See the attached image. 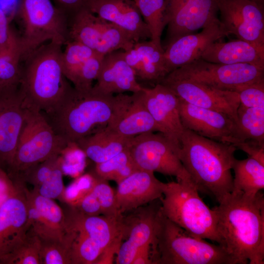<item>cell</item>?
<instances>
[{
	"mask_svg": "<svg viewBox=\"0 0 264 264\" xmlns=\"http://www.w3.org/2000/svg\"><path fill=\"white\" fill-rule=\"evenodd\" d=\"M223 246L235 264H264V198L232 191L212 208Z\"/></svg>",
	"mask_w": 264,
	"mask_h": 264,
	"instance_id": "obj_1",
	"label": "cell"
},
{
	"mask_svg": "<svg viewBox=\"0 0 264 264\" xmlns=\"http://www.w3.org/2000/svg\"><path fill=\"white\" fill-rule=\"evenodd\" d=\"M237 148L184 129L179 141V159L198 191L220 202L233 188L231 170Z\"/></svg>",
	"mask_w": 264,
	"mask_h": 264,
	"instance_id": "obj_2",
	"label": "cell"
},
{
	"mask_svg": "<svg viewBox=\"0 0 264 264\" xmlns=\"http://www.w3.org/2000/svg\"><path fill=\"white\" fill-rule=\"evenodd\" d=\"M63 45L56 42L44 44L21 61L19 89L26 109L49 111L73 88L62 68Z\"/></svg>",
	"mask_w": 264,
	"mask_h": 264,
	"instance_id": "obj_3",
	"label": "cell"
},
{
	"mask_svg": "<svg viewBox=\"0 0 264 264\" xmlns=\"http://www.w3.org/2000/svg\"><path fill=\"white\" fill-rule=\"evenodd\" d=\"M116 95L92 87L87 90L73 87L49 111L41 112L55 133L67 143L106 128L114 113Z\"/></svg>",
	"mask_w": 264,
	"mask_h": 264,
	"instance_id": "obj_4",
	"label": "cell"
},
{
	"mask_svg": "<svg viewBox=\"0 0 264 264\" xmlns=\"http://www.w3.org/2000/svg\"><path fill=\"white\" fill-rule=\"evenodd\" d=\"M198 192L187 172L177 181L166 183L160 198L161 211L189 234L223 246L216 212L205 203Z\"/></svg>",
	"mask_w": 264,
	"mask_h": 264,
	"instance_id": "obj_5",
	"label": "cell"
},
{
	"mask_svg": "<svg viewBox=\"0 0 264 264\" xmlns=\"http://www.w3.org/2000/svg\"><path fill=\"white\" fill-rule=\"evenodd\" d=\"M156 243L157 264H235L223 246L189 234L166 218L160 208Z\"/></svg>",
	"mask_w": 264,
	"mask_h": 264,
	"instance_id": "obj_6",
	"label": "cell"
},
{
	"mask_svg": "<svg viewBox=\"0 0 264 264\" xmlns=\"http://www.w3.org/2000/svg\"><path fill=\"white\" fill-rule=\"evenodd\" d=\"M14 17L19 23L21 60L47 41L65 45L68 19L52 0H18Z\"/></svg>",
	"mask_w": 264,
	"mask_h": 264,
	"instance_id": "obj_7",
	"label": "cell"
},
{
	"mask_svg": "<svg viewBox=\"0 0 264 264\" xmlns=\"http://www.w3.org/2000/svg\"><path fill=\"white\" fill-rule=\"evenodd\" d=\"M66 144L41 112L26 109L13 159L6 172L11 179L16 178L34 165L60 155Z\"/></svg>",
	"mask_w": 264,
	"mask_h": 264,
	"instance_id": "obj_8",
	"label": "cell"
},
{
	"mask_svg": "<svg viewBox=\"0 0 264 264\" xmlns=\"http://www.w3.org/2000/svg\"><path fill=\"white\" fill-rule=\"evenodd\" d=\"M168 74L216 89L236 92L242 86L264 79V66L248 63H213L199 58Z\"/></svg>",
	"mask_w": 264,
	"mask_h": 264,
	"instance_id": "obj_9",
	"label": "cell"
},
{
	"mask_svg": "<svg viewBox=\"0 0 264 264\" xmlns=\"http://www.w3.org/2000/svg\"><path fill=\"white\" fill-rule=\"evenodd\" d=\"M68 38L104 55L120 49L127 51L135 43L120 27L95 16L88 8L69 19Z\"/></svg>",
	"mask_w": 264,
	"mask_h": 264,
	"instance_id": "obj_10",
	"label": "cell"
},
{
	"mask_svg": "<svg viewBox=\"0 0 264 264\" xmlns=\"http://www.w3.org/2000/svg\"><path fill=\"white\" fill-rule=\"evenodd\" d=\"M178 149L160 132L132 137L128 148L138 170L174 176L177 179L187 173L179 159Z\"/></svg>",
	"mask_w": 264,
	"mask_h": 264,
	"instance_id": "obj_11",
	"label": "cell"
},
{
	"mask_svg": "<svg viewBox=\"0 0 264 264\" xmlns=\"http://www.w3.org/2000/svg\"><path fill=\"white\" fill-rule=\"evenodd\" d=\"M217 0H167L164 48L185 35L219 20Z\"/></svg>",
	"mask_w": 264,
	"mask_h": 264,
	"instance_id": "obj_12",
	"label": "cell"
},
{
	"mask_svg": "<svg viewBox=\"0 0 264 264\" xmlns=\"http://www.w3.org/2000/svg\"><path fill=\"white\" fill-rule=\"evenodd\" d=\"M220 20L229 35L264 47V6L252 0H217Z\"/></svg>",
	"mask_w": 264,
	"mask_h": 264,
	"instance_id": "obj_13",
	"label": "cell"
},
{
	"mask_svg": "<svg viewBox=\"0 0 264 264\" xmlns=\"http://www.w3.org/2000/svg\"><path fill=\"white\" fill-rule=\"evenodd\" d=\"M179 98L193 105L224 113L237 122L240 100L237 92L222 90L167 74L159 83Z\"/></svg>",
	"mask_w": 264,
	"mask_h": 264,
	"instance_id": "obj_14",
	"label": "cell"
},
{
	"mask_svg": "<svg viewBox=\"0 0 264 264\" xmlns=\"http://www.w3.org/2000/svg\"><path fill=\"white\" fill-rule=\"evenodd\" d=\"M158 199L132 210L129 216H123L124 237L116 255V264H132L137 251L148 244L154 245L156 250L157 219L161 206Z\"/></svg>",
	"mask_w": 264,
	"mask_h": 264,
	"instance_id": "obj_15",
	"label": "cell"
},
{
	"mask_svg": "<svg viewBox=\"0 0 264 264\" xmlns=\"http://www.w3.org/2000/svg\"><path fill=\"white\" fill-rule=\"evenodd\" d=\"M178 111L184 129L217 141L232 144L237 140L236 122L224 113L196 106L179 98Z\"/></svg>",
	"mask_w": 264,
	"mask_h": 264,
	"instance_id": "obj_16",
	"label": "cell"
},
{
	"mask_svg": "<svg viewBox=\"0 0 264 264\" xmlns=\"http://www.w3.org/2000/svg\"><path fill=\"white\" fill-rule=\"evenodd\" d=\"M26 110L19 86L0 89V167L6 171L13 159Z\"/></svg>",
	"mask_w": 264,
	"mask_h": 264,
	"instance_id": "obj_17",
	"label": "cell"
},
{
	"mask_svg": "<svg viewBox=\"0 0 264 264\" xmlns=\"http://www.w3.org/2000/svg\"><path fill=\"white\" fill-rule=\"evenodd\" d=\"M143 90L131 95L117 94L114 113L107 128L129 138L146 132H160L146 106Z\"/></svg>",
	"mask_w": 264,
	"mask_h": 264,
	"instance_id": "obj_18",
	"label": "cell"
},
{
	"mask_svg": "<svg viewBox=\"0 0 264 264\" xmlns=\"http://www.w3.org/2000/svg\"><path fill=\"white\" fill-rule=\"evenodd\" d=\"M15 191L0 205V261L23 240L29 229L27 224L26 183L13 181Z\"/></svg>",
	"mask_w": 264,
	"mask_h": 264,
	"instance_id": "obj_19",
	"label": "cell"
},
{
	"mask_svg": "<svg viewBox=\"0 0 264 264\" xmlns=\"http://www.w3.org/2000/svg\"><path fill=\"white\" fill-rule=\"evenodd\" d=\"M228 35L219 19L199 33L185 35L171 43L164 49L167 74L200 58L210 44Z\"/></svg>",
	"mask_w": 264,
	"mask_h": 264,
	"instance_id": "obj_20",
	"label": "cell"
},
{
	"mask_svg": "<svg viewBox=\"0 0 264 264\" xmlns=\"http://www.w3.org/2000/svg\"><path fill=\"white\" fill-rule=\"evenodd\" d=\"M146 106L162 133L179 148L183 128L178 111V98L168 88L156 84L152 88H143Z\"/></svg>",
	"mask_w": 264,
	"mask_h": 264,
	"instance_id": "obj_21",
	"label": "cell"
},
{
	"mask_svg": "<svg viewBox=\"0 0 264 264\" xmlns=\"http://www.w3.org/2000/svg\"><path fill=\"white\" fill-rule=\"evenodd\" d=\"M87 8L120 27L134 43L151 39L148 26L133 0H91Z\"/></svg>",
	"mask_w": 264,
	"mask_h": 264,
	"instance_id": "obj_22",
	"label": "cell"
},
{
	"mask_svg": "<svg viewBox=\"0 0 264 264\" xmlns=\"http://www.w3.org/2000/svg\"><path fill=\"white\" fill-rule=\"evenodd\" d=\"M65 204L62 207L66 230L84 233L96 241L104 250L112 243L123 241V217L117 220L103 215L88 216L75 206Z\"/></svg>",
	"mask_w": 264,
	"mask_h": 264,
	"instance_id": "obj_23",
	"label": "cell"
},
{
	"mask_svg": "<svg viewBox=\"0 0 264 264\" xmlns=\"http://www.w3.org/2000/svg\"><path fill=\"white\" fill-rule=\"evenodd\" d=\"M165 184L154 172L136 170L118 184L115 200L118 212L123 215L160 199Z\"/></svg>",
	"mask_w": 264,
	"mask_h": 264,
	"instance_id": "obj_24",
	"label": "cell"
},
{
	"mask_svg": "<svg viewBox=\"0 0 264 264\" xmlns=\"http://www.w3.org/2000/svg\"><path fill=\"white\" fill-rule=\"evenodd\" d=\"M96 80L93 87L107 94L136 93L144 88L137 82L134 70L126 62L124 50L112 51L104 56Z\"/></svg>",
	"mask_w": 264,
	"mask_h": 264,
	"instance_id": "obj_25",
	"label": "cell"
},
{
	"mask_svg": "<svg viewBox=\"0 0 264 264\" xmlns=\"http://www.w3.org/2000/svg\"><path fill=\"white\" fill-rule=\"evenodd\" d=\"M200 58L213 63L264 66V47L238 39L225 43L216 41L205 49Z\"/></svg>",
	"mask_w": 264,
	"mask_h": 264,
	"instance_id": "obj_26",
	"label": "cell"
},
{
	"mask_svg": "<svg viewBox=\"0 0 264 264\" xmlns=\"http://www.w3.org/2000/svg\"><path fill=\"white\" fill-rule=\"evenodd\" d=\"M132 138L106 127L76 142L86 157L95 163L104 162L129 148Z\"/></svg>",
	"mask_w": 264,
	"mask_h": 264,
	"instance_id": "obj_27",
	"label": "cell"
},
{
	"mask_svg": "<svg viewBox=\"0 0 264 264\" xmlns=\"http://www.w3.org/2000/svg\"><path fill=\"white\" fill-rule=\"evenodd\" d=\"M232 191L254 196L264 189V165L249 156L243 160L235 159Z\"/></svg>",
	"mask_w": 264,
	"mask_h": 264,
	"instance_id": "obj_28",
	"label": "cell"
},
{
	"mask_svg": "<svg viewBox=\"0 0 264 264\" xmlns=\"http://www.w3.org/2000/svg\"><path fill=\"white\" fill-rule=\"evenodd\" d=\"M26 197L38 210L51 239L64 240L67 233L62 208L53 199L45 198L33 189L25 187Z\"/></svg>",
	"mask_w": 264,
	"mask_h": 264,
	"instance_id": "obj_29",
	"label": "cell"
},
{
	"mask_svg": "<svg viewBox=\"0 0 264 264\" xmlns=\"http://www.w3.org/2000/svg\"><path fill=\"white\" fill-rule=\"evenodd\" d=\"M133 47L138 51L141 62L140 70L137 76L145 81L159 83L167 75L164 50L151 40L135 43Z\"/></svg>",
	"mask_w": 264,
	"mask_h": 264,
	"instance_id": "obj_30",
	"label": "cell"
},
{
	"mask_svg": "<svg viewBox=\"0 0 264 264\" xmlns=\"http://www.w3.org/2000/svg\"><path fill=\"white\" fill-rule=\"evenodd\" d=\"M237 125L238 138L234 143L253 140L264 143V108H247L240 105Z\"/></svg>",
	"mask_w": 264,
	"mask_h": 264,
	"instance_id": "obj_31",
	"label": "cell"
},
{
	"mask_svg": "<svg viewBox=\"0 0 264 264\" xmlns=\"http://www.w3.org/2000/svg\"><path fill=\"white\" fill-rule=\"evenodd\" d=\"M142 17L148 25L151 40L159 48L163 49L161 37L167 26V0H133Z\"/></svg>",
	"mask_w": 264,
	"mask_h": 264,
	"instance_id": "obj_32",
	"label": "cell"
},
{
	"mask_svg": "<svg viewBox=\"0 0 264 264\" xmlns=\"http://www.w3.org/2000/svg\"><path fill=\"white\" fill-rule=\"evenodd\" d=\"M137 170L127 149L104 162L96 164L93 172L102 179L112 180L118 184Z\"/></svg>",
	"mask_w": 264,
	"mask_h": 264,
	"instance_id": "obj_33",
	"label": "cell"
},
{
	"mask_svg": "<svg viewBox=\"0 0 264 264\" xmlns=\"http://www.w3.org/2000/svg\"><path fill=\"white\" fill-rule=\"evenodd\" d=\"M75 233L67 231L64 240L41 239L40 264H71L70 250Z\"/></svg>",
	"mask_w": 264,
	"mask_h": 264,
	"instance_id": "obj_34",
	"label": "cell"
},
{
	"mask_svg": "<svg viewBox=\"0 0 264 264\" xmlns=\"http://www.w3.org/2000/svg\"><path fill=\"white\" fill-rule=\"evenodd\" d=\"M41 239L30 227L23 240L0 264H40Z\"/></svg>",
	"mask_w": 264,
	"mask_h": 264,
	"instance_id": "obj_35",
	"label": "cell"
},
{
	"mask_svg": "<svg viewBox=\"0 0 264 264\" xmlns=\"http://www.w3.org/2000/svg\"><path fill=\"white\" fill-rule=\"evenodd\" d=\"M65 45L66 49L62 54V68L65 77L71 82L84 63L97 53L76 41L69 40Z\"/></svg>",
	"mask_w": 264,
	"mask_h": 264,
	"instance_id": "obj_36",
	"label": "cell"
},
{
	"mask_svg": "<svg viewBox=\"0 0 264 264\" xmlns=\"http://www.w3.org/2000/svg\"><path fill=\"white\" fill-rule=\"evenodd\" d=\"M74 232L70 250L71 264H95L104 249L86 234Z\"/></svg>",
	"mask_w": 264,
	"mask_h": 264,
	"instance_id": "obj_37",
	"label": "cell"
},
{
	"mask_svg": "<svg viewBox=\"0 0 264 264\" xmlns=\"http://www.w3.org/2000/svg\"><path fill=\"white\" fill-rule=\"evenodd\" d=\"M95 176V183L92 190L96 197L102 211V215L112 219L121 220V215L117 209L115 191L109 185L108 181L102 179L92 172Z\"/></svg>",
	"mask_w": 264,
	"mask_h": 264,
	"instance_id": "obj_38",
	"label": "cell"
},
{
	"mask_svg": "<svg viewBox=\"0 0 264 264\" xmlns=\"http://www.w3.org/2000/svg\"><path fill=\"white\" fill-rule=\"evenodd\" d=\"M10 17L0 9V56L16 57L21 60L19 35L10 26Z\"/></svg>",
	"mask_w": 264,
	"mask_h": 264,
	"instance_id": "obj_39",
	"label": "cell"
},
{
	"mask_svg": "<svg viewBox=\"0 0 264 264\" xmlns=\"http://www.w3.org/2000/svg\"><path fill=\"white\" fill-rule=\"evenodd\" d=\"M63 175L77 177L86 165L84 153L76 143H67L60 154Z\"/></svg>",
	"mask_w": 264,
	"mask_h": 264,
	"instance_id": "obj_40",
	"label": "cell"
},
{
	"mask_svg": "<svg viewBox=\"0 0 264 264\" xmlns=\"http://www.w3.org/2000/svg\"><path fill=\"white\" fill-rule=\"evenodd\" d=\"M104 56L96 53L84 63L71 81L74 88L87 90L92 88V82L98 77Z\"/></svg>",
	"mask_w": 264,
	"mask_h": 264,
	"instance_id": "obj_41",
	"label": "cell"
},
{
	"mask_svg": "<svg viewBox=\"0 0 264 264\" xmlns=\"http://www.w3.org/2000/svg\"><path fill=\"white\" fill-rule=\"evenodd\" d=\"M95 176L92 172L79 176L66 187H65L60 199L64 203L75 205L92 190Z\"/></svg>",
	"mask_w": 264,
	"mask_h": 264,
	"instance_id": "obj_42",
	"label": "cell"
},
{
	"mask_svg": "<svg viewBox=\"0 0 264 264\" xmlns=\"http://www.w3.org/2000/svg\"><path fill=\"white\" fill-rule=\"evenodd\" d=\"M60 155L52 156L27 169L14 179H19L25 183L37 189L43 184L51 175L59 159Z\"/></svg>",
	"mask_w": 264,
	"mask_h": 264,
	"instance_id": "obj_43",
	"label": "cell"
},
{
	"mask_svg": "<svg viewBox=\"0 0 264 264\" xmlns=\"http://www.w3.org/2000/svg\"><path fill=\"white\" fill-rule=\"evenodd\" d=\"M21 74V63L19 58L0 56V89L17 86Z\"/></svg>",
	"mask_w": 264,
	"mask_h": 264,
	"instance_id": "obj_44",
	"label": "cell"
},
{
	"mask_svg": "<svg viewBox=\"0 0 264 264\" xmlns=\"http://www.w3.org/2000/svg\"><path fill=\"white\" fill-rule=\"evenodd\" d=\"M240 105L247 108H264V79L246 85L236 91Z\"/></svg>",
	"mask_w": 264,
	"mask_h": 264,
	"instance_id": "obj_45",
	"label": "cell"
},
{
	"mask_svg": "<svg viewBox=\"0 0 264 264\" xmlns=\"http://www.w3.org/2000/svg\"><path fill=\"white\" fill-rule=\"evenodd\" d=\"M63 175L60 156L58 163L47 179L38 188L33 189L45 198L53 199H60L65 188Z\"/></svg>",
	"mask_w": 264,
	"mask_h": 264,
	"instance_id": "obj_46",
	"label": "cell"
},
{
	"mask_svg": "<svg viewBox=\"0 0 264 264\" xmlns=\"http://www.w3.org/2000/svg\"><path fill=\"white\" fill-rule=\"evenodd\" d=\"M232 144L237 149L242 150L248 156L264 165V143L253 140H244L238 141Z\"/></svg>",
	"mask_w": 264,
	"mask_h": 264,
	"instance_id": "obj_47",
	"label": "cell"
},
{
	"mask_svg": "<svg viewBox=\"0 0 264 264\" xmlns=\"http://www.w3.org/2000/svg\"><path fill=\"white\" fill-rule=\"evenodd\" d=\"M74 206L83 214L88 216L102 215L99 202L92 191Z\"/></svg>",
	"mask_w": 264,
	"mask_h": 264,
	"instance_id": "obj_48",
	"label": "cell"
},
{
	"mask_svg": "<svg viewBox=\"0 0 264 264\" xmlns=\"http://www.w3.org/2000/svg\"><path fill=\"white\" fill-rule=\"evenodd\" d=\"M16 185L5 170L0 167V205L16 190Z\"/></svg>",
	"mask_w": 264,
	"mask_h": 264,
	"instance_id": "obj_49",
	"label": "cell"
},
{
	"mask_svg": "<svg viewBox=\"0 0 264 264\" xmlns=\"http://www.w3.org/2000/svg\"><path fill=\"white\" fill-rule=\"evenodd\" d=\"M91 0H52L59 9L67 13H73L87 7Z\"/></svg>",
	"mask_w": 264,
	"mask_h": 264,
	"instance_id": "obj_50",
	"label": "cell"
},
{
	"mask_svg": "<svg viewBox=\"0 0 264 264\" xmlns=\"http://www.w3.org/2000/svg\"><path fill=\"white\" fill-rule=\"evenodd\" d=\"M122 242H114L106 248L102 252L95 264H108L113 263V257L117 255Z\"/></svg>",
	"mask_w": 264,
	"mask_h": 264,
	"instance_id": "obj_51",
	"label": "cell"
},
{
	"mask_svg": "<svg viewBox=\"0 0 264 264\" xmlns=\"http://www.w3.org/2000/svg\"><path fill=\"white\" fill-rule=\"evenodd\" d=\"M18 0H0V9L8 16L10 13L14 18Z\"/></svg>",
	"mask_w": 264,
	"mask_h": 264,
	"instance_id": "obj_52",
	"label": "cell"
},
{
	"mask_svg": "<svg viewBox=\"0 0 264 264\" xmlns=\"http://www.w3.org/2000/svg\"><path fill=\"white\" fill-rule=\"evenodd\" d=\"M259 3L264 4V0H252Z\"/></svg>",
	"mask_w": 264,
	"mask_h": 264,
	"instance_id": "obj_53",
	"label": "cell"
}]
</instances>
